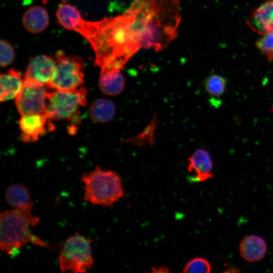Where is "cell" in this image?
Segmentation results:
<instances>
[{
  "label": "cell",
  "mask_w": 273,
  "mask_h": 273,
  "mask_svg": "<svg viewBox=\"0 0 273 273\" xmlns=\"http://www.w3.org/2000/svg\"><path fill=\"white\" fill-rule=\"evenodd\" d=\"M247 25L254 32L261 35L273 33V0H268L252 12Z\"/></svg>",
  "instance_id": "12"
},
{
  "label": "cell",
  "mask_w": 273,
  "mask_h": 273,
  "mask_svg": "<svg viewBox=\"0 0 273 273\" xmlns=\"http://www.w3.org/2000/svg\"><path fill=\"white\" fill-rule=\"evenodd\" d=\"M22 23L26 30L38 33L44 30L49 24L47 11L43 7L34 6L27 10L22 17Z\"/></svg>",
  "instance_id": "14"
},
{
  "label": "cell",
  "mask_w": 273,
  "mask_h": 273,
  "mask_svg": "<svg viewBox=\"0 0 273 273\" xmlns=\"http://www.w3.org/2000/svg\"><path fill=\"white\" fill-rule=\"evenodd\" d=\"M59 263L62 272L88 271L94 264L90 241L78 234L68 238L60 250Z\"/></svg>",
  "instance_id": "5"
},
{
  "label": "cell",
  "mask_w": 273,
  "mask_h": 273,
  "mask_svg": "<svg viewBox=\"0 0 273 273\" xmlns=\"http://www.w3.org/2000/svg\"><path fill=\"white\" fill-rule=\"evenodd\" d=\"M188 170L192 173L190 180L202 182L213 177V165L209 152L204 149L195 151L188 158Z\"/></svg>",
  "instance_id": "11"
},
{
  "label": "cell",
  "mask_w": 273,
  "mask_h": 273,
  "mask_svg": "<svg viewBox=\"0 0 273 273\" xmlns=\"http://www.w3.org/2000/svg\"><path fill=\"white\" fill-rule=\"evenodd\" d=\"M1 67H5L11 64L15 58V52L12 45L7 40L1 39L0 42Z\"/></svg>",
  "instance_id": "23"
},
{
  "label": "cell",
  "mask_w": 273,
  "mask_h": 273,
  "mask_svg": "<svg viewBox=\"0 0 273 273\" xmlns=\"http://www.w3.org/2000/svg\"><path fill=\"white\" fill-rule=\"evenodd\" d=\"M0 82V101L2 102L16 98L22 89L23 80L18 71L11 69L7 73L1 74Z\"/></svg>",
  "instance_id": "15"
},
{
  "label": "cell",
  "mask_w": 273,
  "mask_h": 273,
  "mask_svg": "<svg viewBox=\"0 0 273 273\" xmlns=\"http://www.w3.org/2000/svg\"><path fill=\"white\" fill-rule=\"evenodd\" d=\"M56 16L61 25L69 30H74L76 25L82 17L76 7L66 3L60 5L57 10Z\"/></svg>",
  "instance_id": "19"
},
{
  "label": "cell",
  "mask_w": 273,
  "mask_h": 273,
  "mask_svg": "<svg viewBox=\"0 0 273 273\" xmlns=\"http://www.w3.org/2000/svg\"><path fill=\"white\" fill-rule=\"evenodd\" d=\"M50 120L44 114L22 115L19 121L21 140L25 143L36 141L47 129H53V125L49 122Z\"/></svg>",
  "instance_id": "9"
},
{
  "label": "cell",
  "mask_w": 273,
  "mask_h": 273,
  "mask_svg": "<svg viewBox=\"0 0 273 273\" xmlns=\"http://www.w3.org/2000/svg\"><path fill=\"white\" fill-rule=\"evenodd\" d=\"M30 196L27 188L19 184L10 186L5 193L7 202L14 208H21L28 205L31 202Z\"/></svg>",
  "instance_id": "18"
},
{
  "label": "cell",
  "mask_w": 273,
  "mask_h": 273,
  "mask_svg": "<svg viewBox=\"0 0 273 273\" xmlns=\"http://www.w3.org/2000/svg\"><path fill=\"white\" fill-rule=\"evenodd\" d=\"M56 67L46 86L60 92H75L83 84L84 62L79 57L67 56L62 51L55 55Z\"/></svg>",
  "instance_id": "6"
},
{
  "label": "cell",
  "mask_w": 273,
  "mask_h": 273,
  "mask_svg": "<svg viewBox=\"0 0 273 273\" xmlns=\"http://www.w3.org/2000/svg\"><path fill=\"white\" fill-rule=\"evenodd\" d=\"M87 91L80 87L75 92H48L45 115L50 119L70 120L78 115L79 109L86 104Z\"/></svg>",
  "instance_id": "7"
},
{
  "label": "cell",
  "mask_w": 273,
  "mask_h": 273,
  "mask_svg": "<svg viewBox=\"0 0 273 273\" xmlns=\"http://www.w3.org/2000/svg\"><path fill=\"white\" fill-rule=\"evenodd\" d=\"M33 205L31 201L23 207L5 210L1 213L0 248L12 256L28 243L51 249L31 231L30 226L36 225L40 221L39 217L32 214Z\"/></svg>",
  "instance_id": "3"
},
{
  "label": "cell",
  "mask_w": 273,
  "mask_h": 273,
  "mask_svg": "<svg viewBox=\"0 0 273 273\" xmlns=\"http://www.w3.org/2000/svg\"><path fill=\"white\" fill-rule=\"evenodd\" d=\"M133 32L141 48L163 50L177 35L181 20L179 0H133Z\"/></svg>",
  "instance_id": "2"
},
{
  "label": "cell",
  "mask_w": 273,
  "mask_h": 273,
  "mask_svg": "<svg viewBox=\"0 0 273 273\" xmlns=\"http://www.w3.org/2000/svg\"><path fill=\"white\" fill-rule=\"evenodd\" d=\"M56 67V62L51 57L41 55L29 62L25 73V79L47 85L51 80Z\"/></svg>",
  "instance_id": "10"
},
{
  "label": "cell",
  "mask_w": 273,
  "mask_h": 273,
  "mask_svg": "<svg viewBox=\"0 0 273 273\" xmlns=\"http://www.w3.org/2000/svg\"><path fill=\"white\" fill-rule=\"evenodd\" d=\"M241 256L246 261L256 262L265 256L267 247L265 240L261 237L251 235L245 237L239 246Z\"/></svg>",
  "instance_id": "13"
},
{
  "label": "cell",
  "mask_w": 273,
  "mask_h": 273,
  "mask_svg": "<svg viewBox=\"0 0 273 273\" xmlns=\"http://www.w3.org/2000/svg\"><path fill=\"white\" fill-rule=\"evenodd\" d=\"M133 15L127 10L121 15L88 21L82 18L74 31L90 43L95 54V64L101 71L121 70L141 45L132 31Z\"/></svg>",
  "instance_id": "1"
},
{
  "label": "cell",
  "mask_w": 273,
  "mask_h": 273,
  "mask_svg": "<svg viewBox=\"0 0 273 273\" xmlns=\"http://www.w3.org/2000/svg\"><path fill=\"white\" fill-rule=\"evenodd\" d=\"M226 86L225 79L220 75L213 74L205 80V87L207 92L213 96H219L224 93Z\"/></svg>",
  "instance_id": "20"
},
{
  "label": "cell",
  "mask_w": 273,
  "mask_h": 273,
  "mask_svg": "<svg viewBox=\"0 0 273 273\" xmlns=\"http://www.w3.org/2000/svg\"><path fill=\"white\" fill-rule=\"evenodd\" d=\"M116 112L114 104L111 101L99 99L90 106L88 114L94 121L99 123L107 122L112 119Z\"/></svg>",
  "instance_id": "17"
},
{
  "label": "cell",
  "mask_w": 273,
  "mask_h": 273,
  "mask_svg": "<svg viewBox=\"0 0 273 273\" xmlns=\"http://www.w3.org/2000/svg\"><path fill=\"white\" fill-rule=\"evenodd\" d=\"M255 46L268 61H273V33L262 35L256 42Z\"/></svg>",
  "instance_id": "22"
},
{
  "label": "cell",
  "mask_w": 273,
  "mask_h": 273,
  "mask_svg": "<svg viewBox=\"0 0 273 273\" xmlns=\"http://www.w3.org/2000/svg\"><path fill=\"white\" fill-rule=\"evenodd\" d=\"M231 269H229V270L228 271H226L225 272H239L240 271L237 268H230Z\"/></svg>",
  "instance_id": "25"
},
{
  "label": "cell",
  "mask_w": 273,
  "mask_h": 273,
  "mask_svg": "<svg viewBox=\"0 0 273 273\" xmlns=\"http://www.w3.org/2000/svg\"><path fill=\"white\" fill-rule=\"evenodd\" d=\"M84 200L93 205L110 207L124 196L122 180L115 171L97 166L81 176Z\"/></svg>",
  "instance_id": "4"
},
{
  "label": "cell",
  "mask_w": 273,
  "mask_h": 273,
  "mask_svg": "<svg viewBox=\"0 0 273 273\" xmlns=\"http://www.w3.org/2000/svg\"><path fill=\"white\" fill-rule=\"evenodd\" d=\"M44 86L24 79L22 89L15 98L16 107L21 116L45 114L48 92Z\"/></svg>",
  "instance_id": "8"
},
{
  "label": "cell",
  "mask_w": 273,
  "mask_h": 273,
  "mask_svg": "<svg viewBox=\"0 0 273 273\" xmlns=\"http://www.w3.org/2000/svg\"><path fill=\"white\" fill-rule=\"evenodd\" d=\"M169 268L164 266H155L152 268L153 272H169Z\"/></svg>",
  "instance_id": "24"
},
{
  "label": "cell",
  "mask_w": 273,
  "mask_h": 273,
  "mask_svg": "<svg viewBox=\"0 0 273 273\" xmlns=\"http://www.w3.org/2000/svg\"><path fill=\"white\" fill-rule=\"evenodd\" d=\"M125 83V79L120 70L112 69L101 71L99 85L104 94L117 95L124 89Z\"/></svg>",
  "instance_id": "16"
},
{
  "label": "cell",
  "mask_w": 273,
  "mask_h": 273,
  "mask_svg": "<svg viewBox=\"0 0 273 273\" xmlns=\"http://www.w3.org/2000/svg\"><path fill=\"white\" fill-rule=\"evenodd\" d=\"M211 266L209 262L202 257H195L187 263L183 268V272L209 273Z\"/></svg>",
  "instance_id": "21"
}]
</instances>
